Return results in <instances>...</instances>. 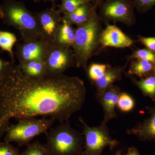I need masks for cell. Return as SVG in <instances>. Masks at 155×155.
<instances>
[{"label":"cell","instance_id":"6da1fadb","mask_svg":"<svg viewBox=\"0 0 155 155\" xmlns=\"http://www.w3.org/2000/svg\"><path fill=\"white\" fill-rule=\"evenodd\" d=\"M86 88L77 77L63 75L34 78L13 63L0 79V138L10 119L50 117L60 123L69 121L86 99Z\"/></svg>","mask_w":155,"mask_h":155},{"label":"cell","instance_id":"7a4b0ae2","mask_svg":"<svg viewBox=\"0 0 155 155\" xmlns=\"http://www.w3.org/2000/svg\"><path fill=\"white\" fill-rule=\"evenodd\" d=\"M102 23L96 11L87 21L75 28V41L72 47L75 67L87 70L90 59L98 55L104 49L101 43Z\"/></svg>","mask_w":155,"mask_h":155},{"label":"cell","instance_id":"3957f363","mask_svg":"<svg viewBox=\"0 0 155 155\" xmlns=\"http://www.w3.org/2000/svg\"><path fill=\"white\" fill-rule=\"evenodd\" d=\"M0 18L4 24L18 30L23 41L41 38L36 16L22 2L5 0L0 5Z\"/></svg>","mask_w":155,"mask_h":155},{"label":"cell","instance_id":"277c9868","mask_svg":"<svg viewBox=\"0 0 155 155\" xmlns=\"http://www.w3.org/2000/svg\"><path fill=\"white\" fill-rule=\"evenodd\" d=\"M45 134L46 146L51 155H74L80 149L81 134L71 127L69 121L60 123Z\"/></svg>","mask_w":155,"mask_h":155},{"label":"cell","instance_id":"5b68a950","mask_svg":"<svg viewBox=\"0 0 155 155\" xmlns=\"http://www.w3.org/2000/svg\"><path fill=\"white\" fill-rule=\"evenodd\" d=\"M52 118H31L18 120L6 130V142H15L20 145L28 144L35 137L46 133L55 122Z\"/></svg>","mask_w":155,"mask_h":155},{"label":"cell","instance_id":"8992f818","mask_svg":"<svg viewBox=\"0 0 155 155\" xmlns=\"http://www.w3.org/2000/svg\"><path fill=\"white\" fill-rule=\"evenodd\" d=\"M133 0H106L99 6L98 15L103 23L122 22L131 26L136 22Z\"/></svg>","mask_w":155,"mask_h":155},{"label":"cell","instance_id":"52a82bcc","mask_svg":"<svg viewBox=\"0 0 155 155\" xmlns=\"http://www.w3.org/2000/svg\"><path fill=\"white\" fill-rule=\"evenodd\" d=\"M78 120L82 125L87 155H98L106 147L112 148L116 144L117 141L111 137L107 124L102 122L99 126L91 127L81 117Z\"/></svg>","mask_w":155,"mask_h":155},{"label":"cell","instance_id":"ba28073f","mask_svg":"<svg viewBox=\"0 0 155 155\" xmlns=\"http://www.w3.org/2000/svg\"><path fill=\"white\" fill-rule=\"evenodd\" d=\"M45 62L47 76L63 75L67 69L75 66L72 48L55 43L51 46Z\"/></svg>","mask_w":155,"mask_h":155},{"label":"cell","instance_id":"9c48e42d","mask_svg":"<svg viewBox=\"0 0 155 155\" xmlns=\"http://www.w3.org/2000/svg\"><path fill=\"white\" fill-rule=\"evenodd\" d=\"M52 44L41 38L17 42L16 56L19 64L33 60L45 61Z\"/></svg>","mask_w":155,"mask_h":155},{"label":"cell","instance_id":"30bf717a","mask_svg":"<svg viewBox=\"0 0 155 155\" xmlns=\"http://www.w3.org/2000/svg\"><path fill=\"white\" fill-rule=\"evenodd\" d=\"M34 14L38 21L41 38L50 43H54L57 32L62 23V14L54 5Z\"/></svg>","mask_w":155,"mask_h":155},{"label":"cell","instance_id":"8fae6325","mask_svg":"<svg viewBox=\"0 0 155 155\" xmlns=\"http://www.w3.org/2000/svg\"><path fill=\"white\" fill-rule=\"evenodd\" d=\"M135 41L115 25H107L101 35V43L103 48L108 47L117 48H129Z\"/></svg>","mask_w":155,"mask_h":155},{"label":"cell","instance_id":"7c38bea8","mask_svg":"<svg viewBox=\"0 0 155 155\" xmlns=\"http://www.w3.org/2000/svg\"><path fill=\"white\" fill-rule=\"evenodd\" d=\"M122 92L119 87L113 85L96 97L103 108L104 119L102 123L107 124L109 121L117 117L116 107L119 95Z\"/></svg>","mask_w":155,"mask_h":155},{"label":"cell","instance_id":"4fadbf2b","mask_svg":"<svg viewBox=\"0 0 155 155\" xmlns=\"http://www.w3.org/2000/svg\"><path fill=\"white\" fill-rule=\"evenodd\" d=\"M150 116L143 122L139 123L126 132L143 140L155 141V107L149 108Z\"/></svg>","mask_w":155,"mask_h":155},{"label":"cell","instance_id":"5bb4252c","mask_svg":"<svg viewBox=\"0 0 155 155\" xmlns=\"http://www.w3.org/2000/svg\"><path fill=\"white\" fill-rule=\"evenodd\" d=\"M124 68L112 67L109 65L105 72L101 78L93 82L97 89L96 97L105 91L107 89L114 85V82L122 79Z\"/></svg>","mask_w":155,"mask_h":155},{"label":"cell","instance_id":"9a60e30c","mask_svg":"<svg viewBox=\"0 0 155 155\" xmlns=\"http://www.w3.org/2000/svg\"><path fill=\"white\" fill-rule=\"evenodd\" d=\"M97 10L93 3L90 2L80 6L72 13L62 15V20L77 26L87 21Z\"/></svg>","mask_w":155,"mask_h":155},{"label":"cell","instance_id":"2e32d148","mask_svg":"<svg viewBox=\"0 0 155 155\" xmlns=\"http://www.w3.org/2000/svg\"><path fill=\"white\" fill-rule=\"evenodd\" d=\"M76 28L73 25L62 20L58 29L54 43L66 47L72 48L75 41Z\"/></svg>","mask_w":155,"mask_h":155},{"label":"cell","instance_id":"e0dca14e","mask_svg":"<svg viewBox=\"0 0 155 155\" xmlns=\"http://www.w3.org/2000/svg\"><path fill=\"white\" fill-rule=\"evenodd\" d=\"M17 66L24 74L29 77L39 78L47 76L45 61L33 60Z\"/></svg>","mask_w":155,"mask_h":155},{"label":"cell","instance_id":"ac0fdd59","mask_svg":"<svg viewBox=\"0 0 155 155\" xmlns=\"http://www.w3.org/2000/svg\"><path fill=\"white\" fill-rule=\"evenodd\" d=\"M155 69V63L149 61L135 60L131 62L127 71L128 75L144 78L152 75Z\"/></svg>","mask_w":155,"mask_h":155},{"label":"cell","instance_id":"d6986e66","mask_svg":"<svg viewBox=\"0 0 155 155\" xmlns=\"http://www.w3.org/2000/svg\"><path fill=\"white\" fill-rule=\"evenodd\" d=\"M132 82L141 91L144 95L150 97L155 102V77L150 75L137 81L131 78Z\"/></svg>","mask_w":155,"mask_h":155},{"label":"cell","instance_id":"ffe728a7","mask_svg":"<svg viewBox=\"0 0 155 155\" xmlns=\"http://www.w3.org/2000/svg\"><path fill=\"white\" fill-rule=\"evenodd\" d=\"M17 41V37L14 34L0 31V48L3 51L9 53L12 62H14L13 46Z\"/></svg>","mask_w":155,"mask_h":155},{"label":"cell","instance_id":"44dd1931","mask_svg":"<svg viewBox=\"0 0 155 155\" xmlns=\"http://www.w3.org/2000/svg\"><path fill=\"white\" fill-rule=\"evenodd\" d=\"M61 4L58 6V11L61 14H66L72 13L78 7L92 0H61Z\"/></svg>","mask_w":155,"mask_h":155},{"label":"cell","instance_id":"7402d4cb","mask_svg":"<svg viewBox=\"0 0 155 155\" xmlns=\"http://www.w3.org/2000/svg\"><path fill=\"white\" fill-rule=\"evenodd\" d=\"M109 66L108 64L93 63L87 69L90 80L92 83L101 78Z\"/></svg>","mask_w":155,"mask_h":155},{"label":"cell","instance_id":"603a6c76","mask_svg":"<svg viewBox=\"0 0 155 155\" xmlns=\"http://www.w3.org/2000/svg\"><path fill=\"white\" fill-rule=\"evenodd\" d=\"M127 61L132 60H143L155 63V52L149 49H140L134 51L127 58Z\"/></svg>","mask_w":155,"mask_h":155},{"label":"cell","instance_id":"cb8c5ba5","mask_svg":"<svg viewBox=\"0 0 155 155\" xmlns=\"http://www.w3.org/2000/svg\"><path fill=\"white\" fill-rule=\"evenodd\" d=\"M18 155H51L46 145L36 141L30 143L26 149Z\"/></svg>","mask_w":155,"mask_h":155},{"label":"cell","instance_id":"d4e9b609","mask_svg":"<svg viewBox=\"0 0 155 155\" xmlns=\"http://www.w3.org/2000/svg\"><path fill=\"white\" fill-rule=\"evenodd\" d=\"M135 106L134 100L130 95L125 92H121L117 102V107L123 112L132 110Z\"/></svg>","mask_w":155,"mask_h":155},{"label":"cell","instance_id":"484cf974","mask_svg":"<svg viewBox=\"0 0 155 155\" xmlns=\"http://www.w3.org/2000/svg\"><path fill=\"white\" fill-rule=\"evenodd\" d=\"M135 8L139 13L145 14L155 5V0H133Z\"/></svg>","mask_w":155,"mask_h":155},{"label":"cell","instance_id":"4316f807","mask_svg":"<svg viewBox=\"0 0 155 155\" xmlns=\"http://www.w3.org/2000/svg\"><path fill=\"white\" fill-rule=\"evenodd\" d=\"M19 150L9 144V143H0V155H18Z\"/></svg>","mask_w":155,"mask_h":155},{"label":"cell","instance_id":"83f0119b","mask_svg":"<svg viewBox=\"0 0 155 155\" xmlns=\"http://www.w3.org/2000/svg\"><path fill=\"white\" fill-rule=\"evenodd\" d=\"M138 41L144 45L147 48L155 52V37H145L139 36Z\"/></svg>","mask_w":155,"mask_h":155},{"label":"cell","instance_id":"f1b7e54d","mask_svg":"<svg viewBox=\"0 0 155 155\" xmlns=\"http://www.w3.org/2000/svg\"><path fill=\"white\" fill-rule=\"evenodd\" d=\"M13 62L5 61L0 58V78L2 77L11 67Z\"/></svg>","mask_w":155,"mask_h":155},{"label":"cell","instance_id":"f546056e","mask_svg":"<svg viewBox=\"0 0 155 155\" xmlns=\"http://www.w3.org/2000/svg\"><path fill=\"white\" fill-rule=\"evenodd\" d=\"M105 1L106 0H92V3L95 7L97 9L100 5Z\"/></svg>","mask_w":155,"mask_h":155},{"label":"cell","instance_id":"4dcf8cb0","mask_svg":"<svg viewBox=\"0 0 155 155\" xmlns=\"http://www.w3.org/2000/svg\"><path fill=\"white\" fill-rule=\"evenodd\" d=\"M127 155H139L138 152L135 150V149H131L128 152Z\"/></svg>","mask_w":155,"mask_h":155},{"label":"cell","instance_id":"1f68e13d","mask_svg":"<svg viewBox=\"0 0 155 155\" xmlns=\"http://www.w3.org/2000/svg\"><path fill=\"white\" fill-rule=\"evenodd\" d=\"M33 1L34 2H41V1H44V2L49 1V2H51L52 3L53 5L56 6L55 2L56 0H33Z\"/></svg>","mask_w":155,"mask_h":155},{"label":"cell","instance_id":"d6a6232c","mask_svg":"<svg viewBox=\"0 0 155 155\" xmlns=\"http://www.w3.org/2000/svg\"><path fill=\"white\" fill-rule=\"evenodd\" d=\"M151 75H153L155 77V69L154 70L152 74Z\"/></svg>","mask_w":155,"mask_h":155},{"label":"cell","instance_id":"836d02e7","mask_svg":"<svg viewBox=\"0 0 155 155\" xmlns=\"http://www.w3.org/2000/svg\"><path fill=\"white\" fill-rule=\"evenodd\" d=\"M116 155H120V154L119 153H118Z\"/></svg>","mask_w":155,"mask_h":155},{"label":"cell","instance_id":"e575fe53","mask_svg":"<svg viewBox=\"0 0 155 155\" xmlns=\"http://www.w3.org/2000/svg\"><path fill=\"white\" fill-rule=\"evenodd\" d=\"M58 1V0H56V1ZM60 1H61V0H60Z\"/></svg>","mask_w":155,"mask_h":155},{"label":"cell","instance_id":"d590c367","mask_svg":"<svg viewBox=\"0 0 155 155\" xmlns=\"http://www.w3.org/2000/svg\"><path fill=\"white\" fill-rule=\"evenodd\" d=\"M1 78H0V79H1Z\"/></svg>","mask_w":155,"mask_h":155}]
</instances>
